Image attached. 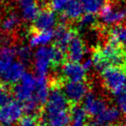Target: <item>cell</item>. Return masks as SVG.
I'll return each instance as SVG.
<instances>
[{
	"mask_svg": "<svg viewBox=\"0 0 126 126\" xmlns=\"http://www.w3.org/2000/svg\"><path fill=\"white\" fill-rule=\"evenodd\" d=\"M35 86L36 77L32 73L25 72L20 83H17L13 89V94L17 101L24 103L32 98L35 93Z\"/></svg>",
	"mask_w": 126,
	"mask_h": 126,
	"instance_id": "3",
	"label": "cell"
},
{
	"mask_svg": "<svg viewBox=\"0 0 126 126\" xmlns=\"http://www.w3.org/2000/svg\"><path fill=\"white\" fill-rule=\"evenodd\" d=\"M56 22H57V17L54 10L51 8H46L40 11L39 15L37 16L35 20L33 21L32 31H52L51 29L56 25Z\"/></svg>",
	"mask_w": 126,
	"mask_h": 126,
	"instance_id": "9",
	"label": "cell"
},
{
	"mask_svg": "<svg viewBox=\"0 0 126 126\" xmlns=\"http://www.w3.org/2000/svg\"><path fill=\"white\" fill-rule=\"evenodd\" d=\"M115 126H118V125H115Z\"/></svg>",
	"mask_w": 126,
	"mask_h": 126,
	"instance_id": "35",
	"label": "cell"
},
{
	"mask_svg": "<svg viewBox=\"0 0 126 126\" xmlns=\"http://www.w3.org/2000/svg\"><path fill=\"white\" fill-rule=\"evenodd\" d=\"M62 91L68 101L71 105H78L83 101L86 94L89 93V85L86 82H70L62 83Z\"/></svg>",
	"mask_w": 126,
	"mask_h": 126,
	"instance_id": "5",
	"label": "cell"
},
{
	"mask_svg": "<svg viewBox=\"0 0 126 126\" xmlns=\"http://www.w3.org/2000/svg\"><path fill=\"white\" fill-rule=\"evenodd\" d=\"M17 56L20 58V61L23 64L29 62L32 59V51L29 47H21L17 49Z\"/></svg>",
	"mask_w": 126,
	"mask_h": 126,
	"instance_id": "26",
	"label": "cell"
},
{
	"mask_svg": "<svg viewBox=\"0 0 126 126\" xmlns=\"http://www.w3.org/2000/svg\"><path fill=\"white\" fill-rule=\"evenodd\" d=\"M77 34L75 30L68 27L65 23H61L58 25L54 31V39H55V46L62 49L67 54V49L71 39Z\"/></svg>",
	"mask_w": 126,
	"mask_h": 126,
	"instance_id": "11",
	"label": "cell"
},
{
	"mask_svg": "<svg viewBox=\"0 0 126 126\" xmlns=\"http://www.w3.org/2000/svg\"><path fill=\"white\" fill-rule=\"evenodd\" d=\"M19 126H41V124L38 118L25 115L19 122Z\"/></svg>",
	"mask_w": 126,
	"mask_h": 126,
	"instance_id": "28",
	"label": "cell"
},
{
	"mask_svg": "<svg viewBox=\"0 0 126 126\" xmlns=\"http://www.w3.org/2000/svg\"><path fill=\"white\" fill-rule=\"evenodd\" d=\"M33 2H34L33 0H19V3H20V5L22 8L27 7V6H29V5L33 3Z\"/></svg>",
	"mask_w": 126,
	"mask_h": 126,
	"instance_id": "33",
	"label": "cell"
},
{
	"mask_svg": "<svg viewBox=\"0 0 126 126\" xmlns=\"http://www.w3.org/2000/svg\"><path fill=\"white\" fill-rule=\"evenodd\" d=\"M86 13L96 14L101 10L108 0H79Z\"/></svg>",
	"mask_w": 126,
	"mask_h": 126,
	"instance_id": "20",
	"label": "cell"
},
{
	"mask_svg": "<svg viewBox=\"0 0 126 126\" xmlns=\"http://www.w3.org/2000/svg\"><path fill=\"white\" fill-rule=\"evenodd\" d=\"M125 126H126V125H125Z\"/></svg>",
	"mask_w": 126,
	"mask_h": 126,
	"instance_id": "36",
	"label": "cell"
},
{
	"mask_svg": "<svg viewBox=\"0 0 126 126\" xmlns=\"http://www.w3.org/2000/svg\"><path fill=\"white\" fill-rule=\"evenodd\" d=\"M96 23V17L94 14L85 13L79 19V27L80 29H89L94 27Z\"/></svg>",
	"mask_w": 126,
	"mask_h": 126,
	"instance_id": "24",
	"label": "cell"
},
{
	"mask_svg": "<svg viewBox=\"0 0 126 126\" xmlns=\"http://www.w3.org/2000/svg\"><path fill=\"white\" fill-rule=\"evenodd\" d=\"M103 85L111 94L118 95L126 88V72L123 69L109 67L101 72Z\"/></svg>",
	"mask_w": 126,
	"mask_h": 126,
	"instance_id": "2",
	"label": "cell"
},
{
	"mask_svg": "<svg viewBox=\"0 0 126 126\" xmlns=\"http://www.w3.org/2000/svg\"><path fill=\"white\" fill-rule=\"evenodd\" d=\"M40 8L36 2H33L22 9V18L27 21H34L40 13Z\"/></svg>",
	"mask_w": 126,
	"mask_h": 126,
	"instance_id": "22",
	"label": "cell"
},
{
	"mask_svg": "<svg viewBox=\"0 0 126 126\" xmlns=\"http://www.w3.org/2000/svg\"><path fill=\"white\" fill-rule=\"evenodd\" d=\"M92 61H93V65L94 67L97 70V71H101L102 72L104 70H106L107 68L110 67V64L108 63V61L106 60V59L104 58L103 54L101 53L100 49L97 48L93 52V55H92Z\"/></svg>",
	"mask_w": 126,
	"mask_h": 126,
	"instance_id": "21",
	"label": "cell"
},
{
	"mask_svg": "<svg viewBox=\"0 0 126 126\" xmlns=\"http://www.w3.org/2000/svg\"><path fill=\"white\" fill-rule=\"evenodd\" d=\"M83 108L91 117H97L108 108L107 101L98 95L89 92L83 99Z\"/></svg>",
	"mask_w": 126,
	"mask_h": 126,
	"instance_id": "8",
	"label": "cell"
},
{
	"mask_svg": "<svg viewBox=\"0 0 126 126\" xmlns=\"http://www.w3.org/2000/svg\"><path fill=\"white\" fill-rule=\"evenodd\" d=\"M23 108L17 100H10L0 108V126H13L22 118Z\"/></svg>",
	"mask_w": 126,
	"mask_h": 126,
	"instance_id": "4",
	"label": "cell"
},
{
	"mask_svg": "<svg viewBox=\"0 0 126 126\" xmlns=\"http://www.w3.org/2000/svg\"><path fill=\"white\" fill-rule=\"evenodd\" d=\"M20 22V20L16 14H10L5 18L2 23H1V29L5 32H10L15 29Z\"/></svg>",
	"mask_w": 126,
	"mask_h": 126,
	"instance_id": "23",
	"label": "cell"
},
{
	"mask_svg": "<svg viewBox=\"0 0 126 126\" xmlns=\"http://www.w3.org/2000/svg\"><path fill=\"white\" fill-rule=\"evenodd\" d=\"M121 116L122 112L118 108L111 106L108 107L101 114L94 119L103 126H115L116 122H118L119 120L121 119Z\"/></svg>",
	"mask_w": 126,
	"mask_h": 126,
	"instance_id": "15",
	"label": "cell"
},
{
	"mask_svg": "<svg viewBox=\"0 0 126 126\" xmlns=\"http://www.w3.org/2000/svg\"><path fill=\"white\" fill-rule=\"evenodd\" d=\"M70 1L71 0H50V8L54 11L62 12Z\"/></svg>",
	"mask_w": 126,
	"mask_h": 126,
	"instance_id": "30",
	"label": "cell"
},
{
	"mask_svg": "<svg viewBox=\"0 0 126 126\" xmlns=\"http://www.w3.org/2000/svg\"><path fill=\"white\" fill-rule=\"evenodd\" d=\"M25 74V66L20 61H14L12 62L10 67L3 75V82L6 84H13L20 82L21 78Z\"/></svg>",
	"mask_w": 126,
	"mask_h": 126,
	"instance_id": "13",
	"label": "cell"
},
{
	"mask_svg": "<svg viewBox=\"0 0 126 126\" xmlns=\"http://www.w3.org/2000/svg\"><path fill=\"white\" fill-rule=\"evenodd\" d=\"M61 72L63 77L70 82H84L86 79V71L80 63L65 62L61 67Z\"/></svg>",
	"mask_w": 126,
	"mask_h": 126,
	"instance_id": "10",
	"label": "cell"
},
{
	"mask_svg": "<svg viewBox=\"0 0 126 126\" xmlns=\"http://www.w3.org/2000/svg\"><path fill=\"white\" fill-rule=\"evenodd\" d=\"M100 51L111 67L123 68L126 62V50L112 42H108L104 47H99Z\"/></svg>",
	"mask_w": 126,
	"mask_h": 126,
	"instance_id": "6",
	"label": "cell"
},
{
	"mask_svg": "<svg viewBox=\"0 0 126 126\" xmlns=\"http://www.w3.org/2000/svg\"><path fill=\"white\" fill-rule=\"evenodd\" d=\"M84 51L85 48L83 42L78 36V34H76L69 44L67 49V59L71 62L79 63L83 59Z\"/></svg>",
	"mask_w": 126,
	"mask_h": 126,
	"instance_id": "12",
	"label": "cell"
},
{
	"mask_svg": "<svg viewBox=\"0 0 126 126\" xmlns=\"http://www.w3.org/2000/svg\"><path fill=\"white\" fill-rule=\"evenodd\" d=\"M71 126H86L87 114L84 108L80 105H72L71 108Z\"/></svg>",
	"mask_w": 126,
	"mask_h": 126,
	"instance_id": "18",
	"label": "cell"
},
{
	"mask_svg": "<svg viewBox=\"0 0 126 126\" xmlns=\"http://www.w3.org/2000/svg\"><path fill=\"white\" fill-rule=\"evenodd\" d=\"M126 20V2L108 0L99 11V20L108 26H115Z\"/></svg>",
	"mask_w": 126,
	"mask_h": 126,
	"instance_id": "1",
	"label": "cell"
},
{
	"mask_svg": "<svg viewBox=\"0 0 126 126\" xmlns=\"http://www.w3.org/2000/svg\"><path fill=\"white\" fill-rule=\"evenodd\" d=\"M84 11L82 3L79 0H71L62 11V18L64 20H79Z\"/></svg>",
	"mask_w": 126,
	"mask_h": 126,
	"instance_id": "16",
	"label": "cell"
},
{
	"mask_svg": "<svg viewBox=\"0 0 126 126\" xmlns=\"http://www.w3.org/2000/svg\"><path fill=\"white\" fill-rule=\"evenodd\" d=\"M54 46L40 47L34 54V69L38 76H46L49 68L53 66Z\"/></svg>",
	"mask_w": 126,
	"mask_h": 126,
	"instance_id": "7",
	"label": "cell"
},
{
	"mask_svg": "<svg viewBox=\"0 0 126 126\" xmlns=\"http://www.w3.org/2000/svg\"><path fill=\"white\" fill-rule=\"evenodd\" d=\"M13 61H8L5 59H0V77H3V75L6 73V71L8 70Z\"/></svg>",
	"mask_w": 126,
	"mask_h": 126,
	"instance_id": "31",
	"label": "cell"
},
{
	"mask_svg": "<svg viewBox=\"0 0 126 126\" xmlns=\"http://www.w3.org/2000/svg\"><path fill=\"white\" fill-rule=\"evenodd\" d=\"M10 101V92L7 84L0 83V108L5 106Z\"/></svg>",
	"mask_w": 126,
	"mask_h": 126,
	"instance_id": "27",
	"label": "cell"
},
{
	"mask_svg": "<svg viewBox=\"0 0 126 126\" xmlns=\"http://www.w3.org/2000/svg\"><path fill=\"white\" fill-rule=\"evenodd\" d=\"M116 104L123 115H126V88L118 95H116Z\"/></svg>",
	"mask_w": 126,
	"mask_h": 126,
	"instance_id": "29",
	"label": "cell"
},
{
	"mask_svg": "<svg viewBox=\"0 0 126 126\" xmlns=\"http://www.w3.org/2000/svg\"><path fill=\"white\" fill-rule=\"evenodd\" d=\"M110 42L116 44L126 50V24L115 25L110 29Z\"/></svg>",
	"mask_w": 126,
	"mask_h": 126,
	"instance_id": "17",
	"label": "cell"
},
{
	"mask_svg": "<svg viewBox=\"0 0 126 126\" xmlns=\"http://www.w3.org/2000/svg\"><path fill=\"white\" fill-rule=\"evenodd\" d=\"M123 70H124V71L126 72V62H125V64H124V66H123V68H122Z\"/></svg>",
	"mask_w": 126,
	"mask_h": 126,
	"instance_id": "34",
	"label": "cell"
},
{
	"mask_svg": "<svg viewBox=\"0 0 126 126\" xmlns=\"http://www.w3.org/2000/svg\"><path fill=\"white\" fill-rule=\"evenodd\" d=\"M49 82L46 76H37L36 77V86L34 93V99L42 107L46 106L49 95Z\"/></svg>",
	"mask_w": 126,
	"mask_h": 126,
	"instance_id": "14",
	"label": "cell"
},
{
	"mask_svg": "<svg viewBox=\"0 0 126 126\" xmlns=\"http://www.w3.org/2000/svg\"><path fill=\"white\" fill-rule=\"evenodd\" d=\"M32 35L30 38V47H45L54 38V32L53 31H43L34 32L32 31Z\"/></svg>",
	"mask_w": 126,
	"mask_h": 126,
	"instance_id": "19",
	"label": "cell"
},
{
	"mask_svg": "<svg viewBox=\"0 0 126 126\" xmlns=\"http://www.w3.org/2000/svg\"><path fill=\"white\" fill-rule=\"evenodd\" d=\"M83 68H84V70L86 71H90L92 68L94 67V65H93V61H92V59H86L83 64Z\"/></svg>",
	"mask_w": 126,
	"mask_h": 126,
	"instance_id": "32",
	"label": "cell"
},
{
	"mask_svg": "<svg viewBox=\"0 0 126 126\" xmlns=\"http://www.w3.org/2000/svg\"><path fill=\"white\" fill-rule=\"evenodd\" d=\"M17 56V48L9 46H3L0 47V59L13 61V59Z\"/></svg>",
	"mask_w": 126,
	"mask_h": 126,
	"instance_id": "25",
	"label": "cell"
}]
</instances>
